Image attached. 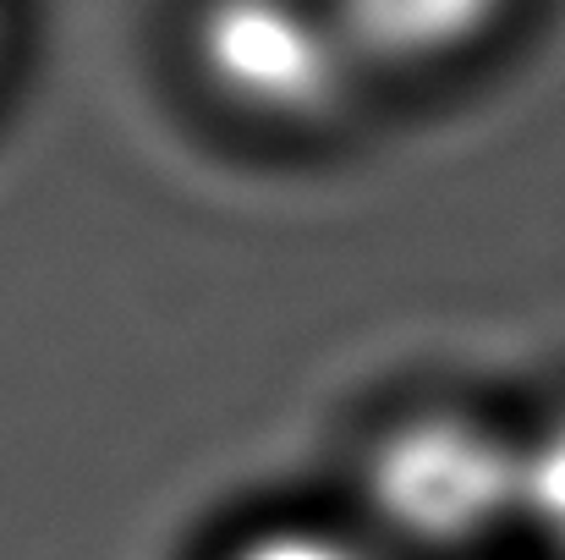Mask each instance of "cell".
<instances>
[{"label":"cell","instance_id":"obj_1","mask_svg":"<svg viewBox=\"0 0 565 560\" xmlns=\"http://www.w3.org/2000/svg\"><path fill=\"white\" fill-rule=\"evenodd\" d=\"M363 495L401 556H461L522 522V440L456 406L412 412L374 440Z\"/></svg>","mask_w":565,"mask_h":560},{"label":"cell","instance_id":"obj_2","mask_svg":"<svg viewBox=\"0 0 565 560\" xmlns=\"http://www.w3.org/2000/svg\"><path fill=\"white\" fill-rule=\"evenodd\" d=\"M192 61L209 94L275 133H313L369 72L330 0H198Z\"/></svg>","mask_w":565,"mask_h":560},{"label":"cell","instance_id":"obj_3","mask_svg":"<svg viewBox=\"0 0 565 560\" xmlns=\"http://www.w3.org/2000/svg\"><path fill=\"white\" fill-rule=\"evenodd\" d=\"M363 66L434 72L489 44L516 0H330Z\"/></svg>","mask_w":565,"mask_h":560},{"label":"cell","instance_id":"obj_4","mask_svg":"<svg viewBox=\"0 0 565 560\" xmlns=\"http://www.w3.org/2000/svg\"><path fill=\"white\" fill-rule=\"evenodd\" d=\"M220 560H406L379 533H352L335 522H269L242 533Z\"/></svg>","mask_w":565,"mask_h":560},{"label":"cell","instance_id":"obj_5","mask_svg":"<svg viewBox=\"0 0 565 560\" xmlns=\"http://www.w3.org/2000/svg\"><path fill=\"white\" fill-rule=\"evenodd\" d=\"M522 522L565 556V418L522 445Z\"/></svg>","mask_w":565,"mask_h":560},{"label":"cell","instance_id":"obj_6","mask_svg":"<svg viewBox=\"0 0 565 560\" xmlns=\"http://www.w3.org/2000/svg\"><path fill=\"white\" fill-rule=\"evenodd\" d=\"M0 39H6V17H0Z\"/></svg>","mask_w":565,"mask_h":560}]
</instances>
